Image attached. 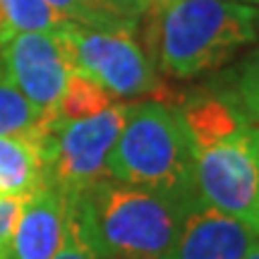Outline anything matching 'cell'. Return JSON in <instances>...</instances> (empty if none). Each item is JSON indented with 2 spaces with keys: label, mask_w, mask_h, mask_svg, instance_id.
<instances>
[{
  "label": "cell",
  "mask_w": 259,
  "mask_h": 259,
  "mask_svg": "<svg viewBox=\"0 0 259 259\" xmlns=\"http://www.w3.org/2000/svg\"><path fill=\"white\" fill-rule=\"evenodd\" d=\"M257 31H259V19H257Z\"/></svg>",
  "instance_id": "obj_24"
},
{
  "label": "cell",
  "mask_w": 259,
  "mask_h": 259,
  "mask_svg": "<svg viewBox=\"0 0 259 259\" xmlns=\"http://www.w3.org/2000/svg\"><path fill=\"white\" fill-rule=\"evenodd\" d=\"M101 259H166V257H101Z\"/></svg>",
  "instance_id": "obj_20"
},
{
  "label": "cell",
  "mask_w": 259,
  "mask_h": 259,
  "mask_svg": "<svg viewBox=\"0 0 259 259\" xmlns=\"http://www.w3.org/2000/svg\"><path fill=\"white\" fill-rule=\"evenodd\" d=\"M240 3H247V5H259V0H240Z\"/></svg>",
  "instance_id": "obj_22"
},
{
  "label": "cell",
  "mask_w": 259,
  "mask_h": 259,
  "mask_svg": "<svg viewBox=\"0 0 259 259\" xmlns=\"http://www.w3.org/2000/svg\"><path fill=\"white\" fill-rule=\"evenodd\" d=\"M0 10L12 31H60L72 24L46 0H0Z\"/></svg>",
  "instance_id": "obj_15"
},
{
  "label": "cell",
  "mask_w": 259,
  "mask_h": 259,
  "mask_svg": "<svg viewBox=\"0 0 259 259\" xmlns=\"http://www.w3.org/2000/svg\"><path fill=\"white\" fill-rule=\"evenodd\" d=\"M245 259H259V238L254 242H252V247L247 250V254H245Z\"/></svg>",
  "instance_id": "obj_19"
},
{
  "label": "cell",
  "mask_w": 259,
  "mask_h": 259,
  "mask_svg": "<svg viewBox=\"0 0 259 259\" xmlns=\"http://www.w3.org/2000/svg\"><path fill=\"white\" fill-rule=\"evenodd\" d=\"M115 103H120V99L106 92L101 84H96L94 79L79 72H72L60 101L51 111V118L53 120H79V118H89V115L106 111Z\"/></svg>",
  "instance_id": "obj_13"
},
{
  "label": "cell",
  "mask_w": 259,
  "mask_h": 259,
  "mask_svg": "<svg viewBox=\"0 0 259 259\" xmlns=\"http://www.w3.org/2000/svg\"><path fill=\"white\" fill-rule=\"evenodd\" d=\"M178 111L192 142L199 199L259 235V127L211 87L185 96Z\"/></svg>",
  "instance_id": "obj_1"
},
{
  "label": "cell",
  "mask_w": 259,
  "mask_h": 259,
  "mask_svg": "<svg viewBox=\"0 0 259 259\" xmlns=\"http://www.w3.org/2000/svg\"><path fill=\"white\" fill-rule=\"evenodd\" d=\"M24 202L27 197H0V259H8L10 240L17 228Z\"/></svg>",
  "instance_id": "obj_17"
},
{
  "label": "cell",
  "mask_w": 259,
  "mask_h": 259,
  "mask_svg": "<svg viewBox=\"0 0 259 259\" xmlns=\"http://www.w3.org/2000/svg\"><path fill=\"white\" fill-rule=\"evenodd\" d=\"M12 34V29H10V24H8V19H5V15H3V10H0V44L5 41V38Z\"/></svg>",
  "instance_id": "obj_18"
},
{
  "label": "cell",
  "mask_w": 259,
  "mask_h": 259,
  "mask_svg": "<svg viewBox=\"0 0 259 259\" xmlns=\"http://www.w3.org/2000/svg\"><path fill=\"white\" fill-rule=\"evenodd\" d=\"M70 197L56 187L44 185L29 194L17 228L12 233L8 259H53L63 245L65 221L70 213Z\"/></svg>",
  "instance_id": "obj_9"
},
{
  "label": "cell",
  "mask_w": 259,
  "mask_h": 259,
  "mask_svg": "<svg viewBox=\"0 0 259 259\" xmlns=\"http://www.w3.org/2000/svg\"><path fill=\"white\" fill-rule=\"evenodd\" d=\"M99 257H166L187 206L106 176L72 199Z\"/></svg>",
  "instance_id": "obj_4"
},
{
  "label": "cell",
  "mask_w": 259,
  "mask_h": 259,
  "mask_svg": "<svg viewBox=\"0 0 259 259\" xmlns=\"http://www.w3.org/2000/svg\"><path fill=\"white\" fill-rule=\"evenodd\" d=\"M53 10L74 24L106 31H127L135 34L144 10L125 0H46Z\"/></svg>",
  "instance_id": "obj_11"
},
{
  "label": "cell",
  "mask_w": 259,
  "mask_h": 259,
  "mask_svg": "<svg viewBox=\"0 0 259 259\" xmlns=\"http://www.w3.org/2000/svg\"><path fill=\"white\" fill-rule=\"evenodd\" d=\"M209 87L223 94L252 125L259 127V48L247 53L233 70L223 72Z\"/></svg>",
  "instance_id": "obj_12"
},
{
  "label": "cell",
  "mask_w": 259,
  "mask_h": 259,
  "mask_svg": "<svg viewBox=\"0 0 259 259\" xmlns=\"http://www.w3.org/2000/svg\"><path fill=\"white\" fill-rule=\"evenodd\" d=\"M108 176L156 192L180 206L199 199L190 132L176 103H130L111 156Z\"/></svg>",
  "instance_id": "obj_3"
},
{
  "label": "cell",
  "mask_w": 259,
  "mask_h": 259,
  "mask_svg": "<svg viewBox=\"0 0 259 259\" xmlns=\"http://www.w3.org/2000/svg\"><path fill=\"white\" fill-rule=\"evenodd\" d=\"M53 259H101L99 252L92 247V242L87 240L79 219L72 209L70 202V213H67V221H65V235H63V245Z\"/></svg>",
  "instance_id": "obj_16"
},
{
  "label": "cell",
  "mask_w": 259,
  "mask_h": 259,
  "mask_svg": "<svg viewBox=\"0 0 259 259\" xmlns=\"http://www.w3.org/2000/svg\"><path fill=\"white\" fill-rule=\"evenodd\" d=\"M0 79L46 113L56 108L74 72L60 31H12L0 44Z\"/></svg>",
  "instance_id": "obj_7"
},
{
  "label": "cell",
  "mask_w": 259,
  "mask_h": 259,
  "mask_svg": "<svg viewBox=\"0 0 259 259\" xmlns=\"http://www.w3.org/2000/svg\"><path fill=\"white\" fill-rule=\"evenodd\" d=\"M139 3L144 5V12H147V8H149V5H151V3H154V0H139Z\"/></svg>",
  "instance_id": "obj_21"
},
{
  "label": "cell",
  "mask_w": 259,
  "mask_h": 259,
  "mask_svg": "<svg viewBox=\"0 0 259 259\" xmlns=\"http://www.w3.org/2000/svg\"><path fill=\"white\" fill-rule=\"evenodd\" d=\"M127 103L79 120H53L44 139L46 185L74 199L108 176V156L125 122Z\"/></svg>",
  "instance_id": "obj_6"
},
{
  "label": "cell",
  "mask_w": 259,
  "mask_h": 259,
  "mask_svg": "<svg viewBox=\"0 0 259 259\" xmlns=\"http://www.w3.org/2000/svg\"><path fill=\"white\" fill-rule=\"evenodd\" d=\"M51 113L29 103L22 94L0 79V137L5 135H29L46 127Z\"/></svg>",
  "instance_id": "obj_14"
},
{
  "label": "cell",
  "mask_w": 259,
  "mask_h": 259,
  "mask_svg": "<svg viewBox=\"0 0 259 259\" xmlns=\"http://www.w3.org/2000/svg\"><path fill=\"white\" fill-rule=\"evenodd\" d=\"M257 238L250 226L197 199L183 213L166 259H245Z\"/></svg>",
  "instance_id": "obj_8"
},
{
  "label": "cell",
  "mask_w": 259,
  "mask_h": 259,
  "mask_svg": "<svg viewBox=\"0 0 259 259\" xmlns=\"http://www.w3.org/2000/svg\"><path fill=\"white\" fill-rule=\"evenodd\" d=\"M147 12L154 65L176 79L219 70L259 36V8L240 0H154Z\"/></svg>",
  "instance_id": "obj_2"
},
{
  "label": "cell",
  "mask_w": 259,
  "mask_h": 259,
  "mask_svg": "<svg viewBox=\"0 0 259 259\" xmlns=\"http://www.w3.org/2000/svg\"><path fill=\"white\" fill-rule=\"evenodd\" d=\"M74 72L101 84L115 99H154L170 101V92L161 82L154 60L127 31H106L82 24L60 29Z\"/></svg>",
  "instance_id": "obj_5"
},
{
  "label": "cell",
  "mask_w": 259,
  "mask_h": 259,
  "mask_svg": "<svg viewBox=\"0 0 259 259\" xmlns=\"http://www.w3.org/2000/svg\"><path fill=\"white\" fill-rule=\"evenodd\" d=\"M125 3H135V5H139V8L144 10V5H142V3H139V0H125Z\"/></svg>",
  "instance_id": "obj_23"
},
{
  "label": "cell",
  "mask_w": 259,
  "mask_h": 259,
  "mask_svg": "<svg viewBox=\"0 0 259 259\" xmlns=\"http://www.w3.org/2000/svg\"><path fill=\"white\" fill-rule=\"evenodd\" d=\"M48 125L29 135L0 137V197H29L46 185L44 137Z\"/></svg>",
  "instance_id": "obj_10"
}]
</instances>
